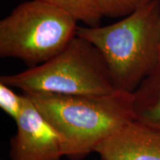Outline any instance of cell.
Segmentation results:
<instances>
[{"instance_id":"8","label":"cell","mask_w":160,"mask_h":160,"mask_svg":"<svg viewBox=\"0 0 160 160\" xmlns=\"http://www.w3.org/2000/svg\"><path fill=\"white\" fill-rule=\"evenodd\" d=\"M68 13L88 27L99 26L103 17L97 0H40Z\"/></svg>"},{"instance_id":"3","label":"cell","mask_w":160,"mask_h":160,"mask_svg":"<svg viewBox=\"0 0 160 160\" xmlns=\"http://www.w3.org/2000/svg\"><path fill=\"white\" fill-rule=\"evenodd\" d=\"M0 83L25 93L105 94L117 90L99 50L77 35L48 61L15 74L1 76Z\"/></svg>"},{"instance_id":"6","label":"cell","mask_w":160,"mask_h":160,"mask_svg":"<svg viewBox=\"0 0 160 160\" xmlns=\"http://www.w3.org/2000/svg\"><path fill=\"white\" fill-rule=\"evenodd\" d=\"M94 152L101 160H160V131L134 119L104 140Z\"/></svg>"},{"instance_id":"9","label":"cell","mask_w":160,"mask_h":160,"mask_svg":"<svg viewBox=\"0 0 160 160\" xmlns=\"http://www.w3.org/2000/svg\"><path fill=\"white\" fill-rule=\"evenodd\" d=\"M103 17L124 18L152 0H97Z\"/></svg>"},{"instance_id":"10","label":"cell","mask_w":160,"mask_h":160,"mask_svg":"<svg viewBox=\"0 0 160 160\" xmlns=\"http://www.w3.org/2000/svg\"><path fill=\"white\" fill-rule=\"evenodd\" d=\"M12 88L0 83V108L16 121L21 114L24 105V95H18Z\"/></svg>"},{"instance_id":"4","label":"cell","mask_w":160,"mask_h":160,"mask_svg":"<svg viewBox=\"0 0 160 160\" xmlns=\"http://www.w3.org/2000/svg\"><path fill=\"white\" fill-rule=\"evenodd\" d=\"M77 22L40 0L20 3L0 21V57L14 58L30 68L48 61L77 35Z\"/></svg>"},{"instance_id":"7","label":"cell","mask_w":160,"mask_h":160,"mask_svg":"<svg viewBox=\"0 0 160 160\" xmlns=\"http://www.w3.org/2000/svg\"><path fill=\"white\" fill-rule=\"evenodd\" d=\"M133 97L135 120L160 131V62Z\"/></svg>"},{"instance_id":"5","label":"cell","mask_w":160,"mask_h":160,"mask_svg":"<svg viewBox=\"0 0 160 160\" xmlns=\"http://www.w3.org/2000/svg\"><path fill=\"white\" fill-rule=\"evenodd\" d=\"M23 95L22 111L15 121L17 133L10 142L11 159L60 160L64 156L59 136L33 102Z\"/></svg>"},{"instance_id":"1","label":"cell","mask_w":160,"mask_h":160,"mask_svg":"<svg viewBox=\"0 0 160 160\" xmlns=\"http://www.w3.org/2000/svg\"><path fill=\"white\" fill-rule=\"evenodd\" d=\"M61 140L64 157L82 160L120 128L135 119L133 93H24Z\"/></svg>"},{"instance_id":"11","label":"cell","mask_w":160,"mask_h":160,"mask_svg":"<svg viewBox=\"0 0 160 160\" xmlns=\"http://www.w3.org/2000/svg\"><path fill=\"white\" fill-rule=\"evenodd\" d=\"M100 160H101V159H100Z\"/></svg>"},{"instance_id":"2","label":"cell","mask_w":160,"mask_h":160,"mask_svg":"<svg viewBox=\"0 0 160 160\" xmlns=\"http://www.w3.org/2000/svg\"><path fill=\"white\" fill-rule=\"evenodd\" d=\"M99 50L115 88L133 93L160 62V0H152L111 25L78 27Z\"/></svg>"}]
</instances>
